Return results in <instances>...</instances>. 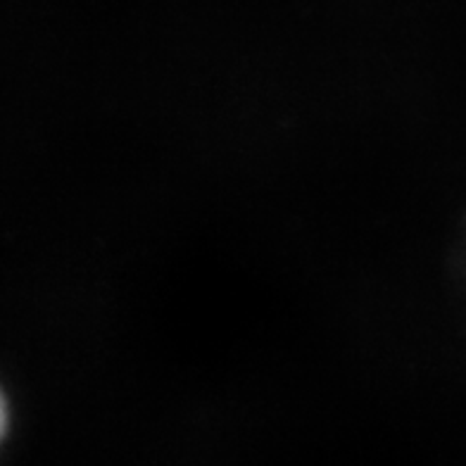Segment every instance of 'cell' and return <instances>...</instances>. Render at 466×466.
Returning a JSON list of instances; mask_svg holds the SVG:
<instances>
[{
  "instance_id": "obj_1",
  "label": "cell",
  "mask_w": 466,
  "mask_h": 466,
  "mask_svg": "<svg viewBox=\"0 0 466 466\" xmlns=\"http://www.w3.org/2000/svg\"><path fill=\"white\" fill-rule=\"evenodd\" d=\"M7 421H10V414H7V402L0 393V442L5 438V431H7Z\"/></svg>"
}]
</instances>
